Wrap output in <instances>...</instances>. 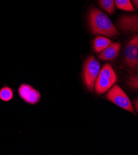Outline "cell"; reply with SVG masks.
<instances>
[{
  "label": "cell",
  "mask_w": 138,
  "mask_h": 155,
  "mask_svg": "<svg viewBox=\"0 0 138 155\" xmlns=\"http://www.w3.org/2000/svg\"><path fill=\"white\" fill-rule=\"evenodd\" d=\"M89 24L91 32L94 35L113 37L119 34L108 15L97 8L93 7L90 9Z\"/></svg>",
  "instance_id": "obj_1"
},
{
  "label": "cell",
  "mask_w": 138,
  "mask_h": 155,
  "mask_svg": "<svg viewBox=\"0 0 138 155\" xmlns=\"http://www.w3.org/2000/svg\"><path fill=\"white\" fill-rule=\"evenodd\" d=\"M118 81L117 76L112 67L106 63L100 69L94 85L96 94L102 95L108 91Z\"/></svg>",
  "instance_id": "obj_2"
},
{
  "label": "cell",
  "mask_w": 138,
  "mask_h": 155,
  "mask_svg": "<svg viewBox=\"0 0 138 155\" xmlns=\"http://www.w3.org/2000/svg\"><path fill=\"white\" fill-rule=\"evenodd\" d=\"M100 69V64L94 56H89L86 59L84 66L83 79L86 87L90 91L94 90L95 82Z\"/></svg>",
  "instance_id": "obj_3"
},
{
  "label": "cell",
  "mask_w": 138,
  "mask_h": 155,
  "mask_svg": "<svg viewBox=\"0 0 138 155\" xmlns=\"http://www.w3.org/2000/svg\"><path fill=\"white\" fill-rule=\"evenodd\" d=\"M106 98L116 106L120 107L128 112L135 114L134 108L129 97L120 87L114 85L109 91L106 95Z\"/></svg>",
  "instance_id": "obj_4"
},
{
  "label": "cell",
  "mask_w": 138,
  "mask_h": 155,
  "mask_svg": "<svg viewBox=\"0 0 138 155\" xmlns=\"http://www.w3.org/2000/svg\"><path fill=\"white\" fill-rule=\"evenodd\" d=\"M125 61L126 65L131 69H137L138 66V37L133 38L125 49Z\"/></svg>",
  "instance_id": "obj_5"
},
{
  "label": "cell",
  "mask_w": 138,
  "mask_h": 155,
  "mask_svg": "<svg viewBox=\"0 0 138 155\" xmlns=\"http://www.w3.org/2000/svg\"><path fill=\"white\" fill-rule=\"evenodd\" d=\"M117 25L123 32H137L138 31L137 14L123 15L119 19Z\"/></svg>",
  "instance_id": "obj_6"
},
{
  "label": "cell",
  "mask_w": 138,
  "mask_h": 155,
  "mask_svg": "<svg viewBox=\"0 0 138 155\" xmlns=\"http://www.w3.org/2000/svg\"><path fill=\"white\" fill-rule=\"evenodd\" d=\"M120 49L121 43L119 42L112 43L100 53L99 58L102 61H113L118 57Z\"/></svg>",
  "instance_id": "obj_7"
},
{
  "label": "cell",
  "mask_w": 138,
  "mask_h": 155,
  "mask_svg": "<svg viewBox=\"0 0 138 155\" xmlns=\"http://www.w3.org/2000/svg\"><path fill=\"white\" fill-rule=\"evenodd\" d=\"M112 43V40L108 38L100 35L98 36L93 41L94 50L96 53H100Z\"/></svg>",
  "instance_id": "obj_8"
},
{
  "label": "cell",
  "mask_w": 138,
  "mask_h": 155,
  "mask_svg": "<svg viewBox=\"0 0 138 155\" xmlns=\"http://www.w3.org/2000/svg\"><path fill=\"white\" fill-rule=\"evenodd\" d=\"M14 93V90L6 84L0 88V100L3 102H9L13 100Z\"/></svg>",
  "instance_id": "obj_9"
},
{
  "label": "cell",
  "mask_w": 138,
  "mask_h": 155,
  "mask_svg": "<svg viewBox=\"0 0 138 155\" xmlns=\"http://www.w3.org/2000/svg\"><path fill=\"white\" fill-rule=\"evenodd\" d=\"M41 97L40 92L38 90L33 88L32 90L30 91V94L26 98L24 102L27 104L35 105L40 102Z\"/></svg>",
  "instance_id": "obj_10"
},
{
  "label": "cell",
  "mask_w": 138,
  "mask_h": 155,
  "mask_svg": "<svg viewBox=\"0 0 138 155\" xmlns=\"http://www.w3.org/2000/svg\"><path fill=\"white\" fill-rule=\"evenodd\" d=\"M115 5L119 9L128 12L135 11L131 0H115Z\"/></svg>",
  "instance_id": "obj_11"
},
{
  "label": "cell",
  "mask_w": 138,
  "mask_h": 155,
  "mask_svg": "<svg viewBox=\"0 0 138 155\" xmlns=\"http://www.w3.org/2000/svg\"><path fill=\"white\" fill-rule=\"evenodd\" d=\"M101 8L109 14H113L115 11V0H99Z\"/></svg>",
  "instance_id": "obj_12"
},
{
  "label": "cell",
  "mask_w": 138,
  "mask_h": 155,
  "mask_svg": "<svg viewBox=\"0 0 138 155\" xmlns=\"http://www.w3.org/2000/svg\"><path fill=\"white\" fill-rule=\"evenodd\" d=\"M33 88L34 87L32 86H31L28 84H25V83L21 84L18 89V95L21 98V99L24 101L26 98L27 97V96L29 95V94H30V91L32 90Z\"/></svg>",
  "instance_id": "obj_13"
},
{
  "label": "cell",
  "mask_w": 138,
  "mask_h": 155,
  "mask_svg": "<svg viewBox=\"0 0 138 155\" xmlns=\"http://www.w3.org/2000/svg\"><path fill=\"white\" fill-rule=\"evenodd\" d=\"M137 76H134L131 77L130 79V81H129V85L130 87H131L133 89L135 90H137L138 88V85H137Z\"/></svg>",
  "instance_id": "obj_14"
},
{
  "label": "cell",
  "mask_w": 138,
  "mask_h": 155,
  "mask_svg": "<svg viewBox=\"0 0 138 155\" xmlns=\"http://www.w3.org/2000/svg\"><path fill=\"white\" fill-rule=\"evenodd\" d=\"M131 2L133 5L136 9L138 8V0H131Z\"/></svg>",
  "instance_id": "obj_15"
},
{
  "label": "cell",
  "mask_w": 138,
  "mask_h": 155,
  "mask_svg": "<svg viewBox=\"0 0 138 155\" xmlns=\"http://www.w3.org/2000/svg\"><path fill=\"white\" fill-rule=\"evenodd\" d=\"M134 106H135V109H136V111H137V109H138V106H137V104H138V101H137V100L136 99V100H135V103H134Z\"/></svg>",
  "instance_id": "obj_16"
}]
</instances>
